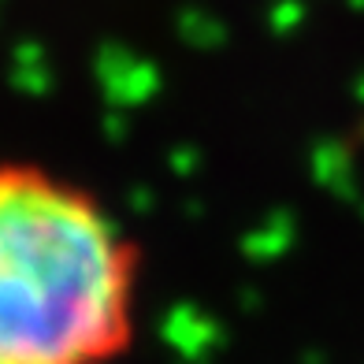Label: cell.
<instances>
[{"instance_id": "cell-1", "label": "cell", "mask_w": 364, "mask_h": 364, "mask_svg": "<svg viewBox=\"0 0 364 364\" xmlns=\"http://www.w3.org/2000/svg\"><path fill=\"white\" fill-rule=\"evenodd\" d=\"M145 316V253L101 190L0 153V364H123Z\"/></svg>"}]
</instances>
